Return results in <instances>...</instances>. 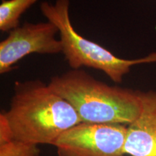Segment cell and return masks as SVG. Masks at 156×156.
Here are the masks:
<instances>
[{"mask_svg": "<svg viewBox=\"0 0 156 156\" xmlns=\"http://www.w3.org/2000/svg\"><path fill=\"white\" fill-rule=\"evenodd\" d=\"M8 33L0 42L1 75L11 72L17 62L31 54H56L63 51L61 40L56 38L58 29L49 21L25 22Z\"/></svg>", "mask_w": 156, "mask_h": 156, "instance_id": "obj_5", "label": "cell"}, {"mask_svg": "<svg viewBox=\"0 0 156 156\" xmlns=\"http://www.w3.org/2000/svg\"><path fill=\"white\" fill-rule=\"evenodd\" d=\"M142 109L139 116L127 126L125 154L156 156V91H140Z\"/></svg>", "mask_w": 156, "mask_h": 156, "instance_id": "obj_6", "label": "cell"}, {"mask_svg": "<svg viewBox=\"0 0 156 156\" xmlns=\"http://www.w3.org/2000/svg\"><path fill=\"white\" fill-rule=\"evenodd\" d=\"M14 140L54 145L58 136L81 122L69 102L40 80L16 81L8 111L1 113Z\"/></svg>", "mask_w": 156, "mask_h": 156, "instance_id": "obj_1", "label": "cell"}, {"mask_svg": "<svg viewBox=\"0 0 156 156\" xmlns=\"http://www.w3.org/2000/svg\"><path fill=\"white\" fill-rule=\"evenodd\" d=\"M48 85L69 102L81 122L128 126L141 112L140 90L108 85L83 69L53 77Z\"/></svg>", "mask_w": 156, "mask_h": 156, "instance_id": "obj_2", "label": "cell"}, {"mask_svg": "<svg viewBox=\"0 0 156 156\" xmlns=\"http://www.w3.org/2000/svg\"><path fill=\"white\" fill-rule=\"evenodd\" d=\"M37 0H2L0 5V30L9 32L20 25L23 13Z\"/></svg>", "mask_w": 156, "mask_h": 156, "instance_id": "obj_7", "label": "cell"}, {"mask_svg": "<svg viewBox=\"0 0 156 156\" xmlns=\"http://www.w3.org/2000/svg\"><path fill=\"white\" fill-rule=\"evenodd\" d=\"M14 140L12 132L9 127L8 123L2 114H0V145Z\"/></svg>", "mask_w": 156, "mask_h": 156, "instance_id": "obj_9", "label": "cell"}, {"mask_svg": "<svg viewBox=\"0 0 156 156\" xmlns=\"http://www.w3.org/2000/svg\"><path fill=\"white\" fill-rule=\"evenodd\" d=\"M40 153L38 145L16 140L0 145V156H39Z\"/></svg>", "mask_w": 156, "mask_h": 156, "instance_id": "obj_8", "label": "cell"}, {"mask_svg": "<svg viewBox=\"0 0 156 156\" xmlns=\"http://www.w3.org/2000/svg\"><path fill=\"white\" fill-rule=\"evenodd\" d=\"M69 0H56L54 4L44 2L40 9L48 21L58 29L65 59L73 69L81 67L101 70L113 82L121 83L132 66L156 62V52L142 58L126 59L119 57L100 44L82 36L72 24Z\"/></svg>", "mask_w": 156, "mask_h": 156, "instance_id": "obj_3", "label": "cell"}, {"mask_svg": "<svg viewBox=\"0 0 156 156\" xmlns=\"http://www.w3.org/2000/svg\"><path fill=\"white\" fill-rule=\"evenodd\" d=\"M127 126L80 122L58 136V156H125Z\"/></svg>", "mask_w": 156, "mask_h": 156, "instance_id": "obj_4", "label": "cell"}]
</instances>
